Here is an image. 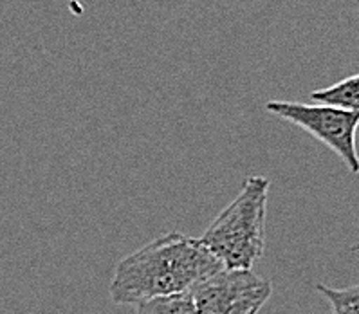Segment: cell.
Masks as SVG:
<instances>
[{"label": "cell", "mask_w": 359, "mask_h": 314, "mask_svg": "<svg viewBox=\"0 0 359 314\" xmlns=\"http://www.w3.org/2000/svg\"><path fill=\"white\" fill-rule=\"evenodd\" d=\"M224 269L201 238L166 233L134 251L116 266L110 298L118 306H137L152 298L190 294Z\"/></svg>", "instance_id": "6da1fadb"}, {"label": "cell", "mask_w": 359, "mask_h": 314, "mask_svg": "<svg viewBox=\"0 0 359 314\" xmlns=\"http://www.w3.org/2000/svg\"><path fill=\"white\" fill-rule=\"evenodd\" d=\"M271 181L248 177L238 196L208 226L201 243L226 269H251L266 251V217Z\"/></svg>", "instance_id": "7a4b0ae2"}, {"label": "cell", "mask_w": 359, "mask_h": 314, "mask_svg": "<svg viewBox=\"0 0 359 314\" xmlns=\"http://www.w3.org/2000/svg\"><path fill=\"white\" fill-rule=\"evenodd\" d=\"M266 109L269 114L304 128L329 146L352 174H359V156L355 150L359 112L343 111L323 103L298 102H267Z\"/></svg>", "instance_id": "3957f363"}, {"label": "cell", "mask_w": 359, "mask_h": 314, "mask_svg": "<svg viewBox=\"0 0 359 314\" xmlns=\"http://www.w3.org/2000/svg\"><path fill=\"white\" fill-rule=\"evenodd\" d=\"M273 285L251 269H220L191 291L201 314H258Z\"/></svg>", "instance_id": "277c9868"}, {"label": "cell", "mask_w": 359, "mask_h": 314, "mask_svg": "<svg viewBox=\"0 0 359 314\" xmlns=\"http://www.w3.org/2000/svg\"><path fill=\"white\" fill-rule=\"evenodd\" d=\"M311 98L316 103L332 105L343 111L359 112V72L334 86L318 89L311 93Z\"/></svg>", "instance_id": "5b68a950"}, {"label": "cell", "mask_w": 359, "mask_h": 314, "mask_svg": "<svg viewBox=\"0 0 359 314\" xmlns=\"http://www.w3.org/2000/svg\"><path fill=\"white\" fill-rule=\"evenodd\" d=\"M135 314H201L191 294L152 298L137 303Z\"/></svg>", "instance_id": "8992f818"}, {"label": "cell", "mask_w": 359, "mask_h": 314, "mask_svg": "<svg viewBox=\"0 0 359 314\" xmlns=\"http://www.w3.org/2000/svg\"><path fill=\"white\" fill-rule=\"evenodd\" d=\"M316 289L332 306L334 314H359V284L346 289H332L318 284Z\"/></svg>", "instance_id": "52a82bcc"}]
</instances>
